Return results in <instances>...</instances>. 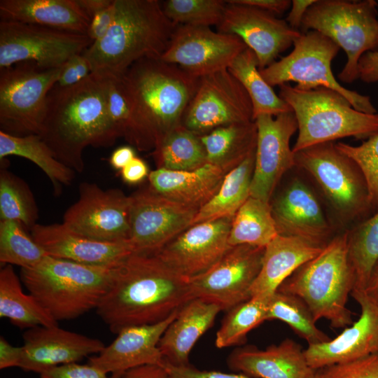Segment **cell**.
Segmentation results:
<instances>
[{"instance_id":"cell-1","label":"cell","mask_w":378,"mask_h":378,"mask_svg":"<svg viewBox=\"0 0 378 378\" xmlns=\"http://www.w3.org/2000/svg\"><path fill=\"white\" fill-rule=\"evenodd\" d=\"M192 299L189 279L155 253H132L115 267L96 311L118 334L128 326L162 321Z\"/></svg>"},{"instance_id":"cell-2","label":"cell","mask_w":378,"mask_h":378,"mask_svg":"<svg viewBox=\"0 0 378 378\" xmlns=\"http://www.w3.org/2000/svg\"><path fill=\"white\" fill-rule=\"evenodd\" d=\"M130 104L124 137L139 150H154L181 125L199 78L160 58H144L121 75Z\"/></svg>"},{"instance_id":"cell-3","label":"cell","mask_w":378,"mask_h":378,"mask_svg":"<svg viewBox=\"0 0 378 378\" xmlns=\"http://www.w3.org/2000/svg\"><path fill=\"white\" fill-rule=\"evenodd\" d=\"M104 124V76L92 72L74 85L52 88L38 135L58 160L81 173L83 150L102 146Z\"/></svg>"},{"instance_id":"cell-4","label":"cell","mask_w":378,"mask_h":378,"mask_svg":"<svg viewBox=\"0 0 378 378\" xmlns=\"http://www.w3.org/2000/svg\"><path fill=\"white\" fill-rule=\"evenodd\" d=\"M115 15L107 34L83 55L92 72L120 76L144 58H160L176 27L158 0H114Z\"/></svg>"},{"instance_id":"cell-5","label":"cell","mask_w":378,"mask_h":378,"mask_svg":"<svg viewBox=\"0 0 378 378\" xmlns=\"http://www.w3.org/2000/svg\"><path fill=\"white\" fill-rule=\"evenodd\" d=\"M116 266L89 265L48 255L35 267L21 269L20 279L29 294L58 322L96 309Z\"/></svg>"},{"instance_id":"cell-6","label":"cell","mask_w":378,"mask_h":378,"mask_svg":"<svg viewBox=\"0 0 378 378\" xmlns=\"http://www.w3.org/2000/svg\"><path fill=\"white\" fill-rule=\"evenodd\" d=\"M354 284L344 231L316 256L296 269L277 290L302 299L316 321L325 318L332 328H342L353 323L347 301Z\"/></svg>"},{"instance_id":"cell-7","label":"cell","mask_w":378,"mask_h":378,"mask_svg":"<svg viewBox=\"0 0 378 378\" xmlns=\"http://www.w3.org/2000/svg\"><path fill=\"white\" fill-rule=\"evenodd\" d=\"M293 153L295 168L314 183L340 231L373 214L362 171L335 143H321Z\"/></svg>"},{"instance_id":"cell-8","label":"cell","mask_w":378,"mask_h":378,"mask_svg":"<svg viewBox=\"0 0 378 378\" xmlns=\"http://www.w3.org/2000/svg\"><path fill=\"white\" fill-rule=\"evenodd\" d=\"M279 87V96L291 108L298 122L293 152L346 137L366 140L378 132V113L355 109L336 91L323 87L304 90L288 83Z\"/></svg>"},{"instance_id":"cell-9","label":"cell","mask_w":378,"mask_h":378,"mask_svg":"<svg viewBox=\"0 0 378 378\" xmlns=\"http://www.w3.org/2000/svg\"><path fill=\"white\" fill-rule=\"evenodd\" d=\"M377 7L374 0H316L304 15L300 32L318 31L345 52L346 62L338 74L342 82L357 80L360 58L378 50Z\"/></svg>"},{"instance_id":"cell-10","label":"cell","mask_w":378,"mask_h":378,"mask_svg":"<svg viewBox=\"0 0 378 378\" xmlns=\"http://www.w3.org/2000/svg\"><path fill=\"white\" fill-rule=\"evenodd\" d=\"M293 46L290 54L260 70L270 86L294 82L296 88L304 90L323 87L343 95L359 111L377 113L370 97L343 87L335 79L331 63L340 48L333 41L312 30L301 32Z\"/></svg>"},{"instance_id":"cell-11","label":"cell","mask_w":378,"mask_h":378,"mask_svg":"<svg viewBox=\"0 0 378 378\" xmlns=\"http://www.w3.org/2000/svg\"><path fill=\"white\" fill-rule=\"evenodd\" d=\"M62 68L21 62L0 70L1 131L18 136L39 134L48 94Z\"/></svg>"},{"instance_id":"cell-12","label":"cell","mask_w":378,"mask_h":378,"mask_svg":"<svg viewBox=\"0 0 378 378\" xmlns=\"http://www.w3.org/2000/svg\"><path fill=\"white\" fill-rule=\"evenodd\" d=\"M92 43L87 34L0 20V70L21 62L58 68Z\"/></svg>"},{"instance_id":"cell-13","label":"cell","mask_w":378,"mask_h":378,"mask_svg":"<svg viewBox=\"0 0 378 378\" xmlns=\"http://www.w3.org/2000/svg\"><path fill=\"white\" fill-rule=\"evenodd\" d=\"M270 204L279 235L323 248L340 233L318 192L302 175L289 178Z\"/></svg>"},{"instance_id":"cell-14","label":"cell","mask_w":378,"mask_h":378,"mask_svg":"<svg viewBox=\"0 0 378 378\" xmlns=\"http://www.w3.org/2000/svg\"><path fill=\"white\" fill-rule=\"evenodd\" d=\"M253 120L251 99L227 69L199 78L181 125L202 136L220 127Z\"/></svg>"},{"instance_id":"cell-15","label":"cell","mask_w":378,"mask_h":378,"mask_svg":"<svg viewBox=\"0 0 378 378\" xmlns=\"http://www.w3.org/2000/svg\"><path fill=\"white\" fill-rule=\"evenodd\" d=\"M130 196L128 241L134 253H155L191 226L199 209L143 188Z\"/></svg>"},{"instance_id":"cell-16","label":"cell","mask_w":378,"mask_h":378,"mask_svg":"<svg viewBox=\"0 0 378 378\" xmlns=\"http://www.w3.org/2000/svg\"><path fill=\"white\" fill-rule=\"evenodd\" d=\"M265 248L249 244L230 246L209 270L189 279L193 299L209 300L225 311L249 300Z\"/></svg>"},{"instance_id":"cell-17","label":"cell","mask_w":378,"mask_h":378,"mask_svg":"<svg viewBox=\"0 0 378 378\" xmlns=\"http://www.w3.org/2000/svg\"><path fill=\"white\" fill-rule=\"evenodd\" d=\"M246 48L237 36L216 32L209 27L181 24L160 59L200 78L227 69Z\"/></svg>"},{"instance_id":"cell-18","label":"cell","mask_w":378,"mask_h":378,"mask_svg":"<svg viewBox=\"0 0 378 378\" xmlns=\"http://www.w3.org/2000/svg\"><path fill=\"white\" fill-rule=\"evenodd\" d=\"M258 136L250 196L270 203L285 174L295 168L290 141L298 129L293 111L254 120Z\"/></svg>"},{"instance_id":"cell-19","label":"cell","mask_w":378,"mask_h":378,"mask_svg":"<svg viewBox=\"0 0 378 378\" xmlns=\"http://www.w3.org/2000/svg\"><path fill=\"white\" fill-rule=\"evenodd\" d=\"M130 196L92 183L79 186V197L64 213L63 223L87 237L106 241H127Z\"/></svg>"},{"instance_id":"cell-20","label":"cell","mask_w":378,"mask_h":378,"mask_svg":"<svg viewBox=\"0 0 378 378\" xmlns=\"http://www.w3.org/2000/svg\"><path fill=\"white\" fill-rule=\"evenodd\" d=\"M227 1L218 31L240 38L255 54L261 70L276 61L301 32L270 12Z\"/></svg>"},{"instance_id":"cell-21","label":"cell","mask_w":378,"mask_h":378,"mask_svg":"<svg viewBox=\"0 0 378 378\" xmlns=\"http://www.w3.org/2000/svg\"><path fill=\"white\" fill-rule=\"evenodd\" d=\"M232 218L194 224L160 249L156 254L167 265L188 279L214 266L230 246L228 237Z\"/></svg>"},{"instance_id":"cell-22","label":"cell","mask_w":378,"mask_h":378,"mask_svg":"<svg viewBox=\"0 0 378 378\" xmlns=\"http://www.w3.org/2000/svg\"><path fill=\"white\" fill-rule=\"evenodd\" d=\"M178 310L159 322L122 329L115 339L99 354L90 357L88 363L111 378H122L129 370L144 365L162 366L164 358L158 344Z\"/></svg>"},{"instance_id":"cell-23","label":"cell","mask_w":378,"mask_h":378,"mask_svg":"<svg viewBox=\"0 0 378 378\" xmlns=\"http://www.w3.org/2000/svg\"><path fill=\"white\" fill-rule=\"evenodd\" d=\"M20 368L39 374L49 369L99 354L105 347L99 339L54 326H36L23 334Z\"/></svg>"},{"instance_id":"cell-24","label":"cell","mask_w":378,"mask_h":378,"mask_svg":"<svg viewBox=\"0 0 378 378\" xmlns=\"http://www.w3.org/2000/svg\"><path fill=\"white\" fill-rule=\"evenodd\" d=\"M351 295L360 307L358 320L335 338L304 350L309 366L315 370L378 353V302L365 291Z\"/></svg>"},{"instance_id":"cell-25","label":"cell","mask_w":378,"mask_h":378,"mask_svg":"<svg viewBox=\"0 0 378 378\" xmlns=\"http://www.w3.org/2000/svg\"><path fill=\"white\" fill-rule=\"evenodd\" d=\"M34 239L48 255L95 266L115 267L133 252L129 241H106L78 233L65 224H36Z\"/></svg>"},{"instance_id":"cell-26","label":"cell","mask_w":378,"mask_h":378,"mask_svg":"<svg viewBox=\"0 0 378 378\" xmlns=\"http://www.w3.org/2000/svg\"><path fill=\"white\" fill-rule=\"evenodd\" d=\"M228 367L253 378H307L314 370L302 346L290 339L265 349L239 347L228 356Z\"/></svg>"},{"instance_id":"cell-27","label":"cell","mask_w":378,"mask_h":378,"mask_svg":"<svg viewBox=\"0 0 378 378\" xmlns=\"http://www.w3.org/2000/svg\"><path fill=\"white\" fill-rule=\"evenodd\" d=\"M221 307L203 298H194L181 307L162 335L158 346L165 360L188 365L190 351L214 324Z\"/></svg>"},{"instance_id":"cell-28","label":"cell","mask_w":378,"mask_h":378,"mask_svg":"<svg viewBox=\"0 0 378 378\" xmlns=\"http://www.w3.org/2000/svg\"><path fill=\"white\" fill-rule=\"evenodd\" d=\"M229 171L206 162L190 171L158 168L148 175L150 187L159 194L200 209L218 191Z\"/></svg>"},{"instance_id":"cell-29","label":"cell","mask_w":378,"mask_h":378,"mask_svg":"<svg viewBox=\"0 0 378 378\" xmlns=\"http://www.w3.org/2000/svg\"><path fill=\"white\" fill-rule=\"evenodd\" d=\"M0 18L83 34L90 20L76 0H1Z\"/></svg>"},{"instance_id":"cell-30","label":"cell","mask_w":378,"mask_h":378,"mask_svg":"<svg viewBox=\"0 0 378 378\" xmlns=\"http://www.w3.org/2000/svg\"><path fill=\"white\" fill-rule=\"evenodd\" d=\"M323 248L293 237L278 234L265 248L261 269L251 288V297L270 298L300 265Z\"/></svg>"},{"instance_id":"cell-31","label":"cell","mask_w":378,"mask_h":378,"mask_svg":"<svg viewBox=\"0 0 378 378\" xmlns=\"http://www.w3.org/2000/svg\"><path fill=\"white\" fill-rule=\"evenodd\" d=\"M257 136L253 120L220 127L200 136L207 162L230 171L255 150Z\"/></svg>"},{"instance_id":"cell-32","label":"cell","mask_w":378,"mask_h":378,"mask_svg":"<svg viewBox=\"0 0 378 378\" xmlns=\"http://www.w3.org/2000/svg\"><path fill=\"white\" fill-rule=\"evenodd\" d=\"M20 279L11 265L0 270V317L20 329L57 326L56 321L31 295L23 292Z\"/></svg>"},{"instance_id":"cell-33","label":"cell","mask_w":378,"mask_h":378,"mask_svg":"<svg viewBox=\"0 0 378 378\" xmlns=\"http://www.w3.org/2000/svg\"><path fill=\"white\" fill-rule=\"evenodd\" d=\"M256 149V148H255ZM255 150L229 171L216 194L197 211L192 225L223 218H233L250 197Z\"/></svg>"},{"instance_id":"cell-34","label":"cell","mask_w":378,"mask_h":378,"mask_svg":"<svg viewBox=\"0 0 378 378\" xmlns=\"http://www.w3.org/2000/svg\"><path fill=\"white\" fill-rule=\"evenodd\" d=\"M9 155L36 164L49 178L57 194H59L62 184H70L75 176V171L58 160L38 134L18 136L0 130V160Z\"/></svg>"},{"instance_id":"cell-35","label":"cell","mask_w":378,"mask_h":378,"mask_svg":"<svg viewBox=\"0 0 378 378\" xmlns=\"http://www.w3.org/2000/svg\"><path fill=\"white\" fill-rule=\"evenodd\" d=\"M227 69L241 83L253 106V118L261 114L276 115L291 111L289 105L277 95L262 78L254 52L247 48L232 62Z\"/></svg>"},{"instance_id":"cell-36","label":"cell","mask_w":378,"mask_h":378,"mask_svg":"<svg viewBox=\"0 0 378 378\" xmlns=\"http://www.w3.org/2000/svg\"><path fill=\"white\" fill-rule=\"evenodd\" d=\"M277 235L270 203L250 196L232 218L228 244L265 247Z\"/></svg>"},{"instance_id":"cell-37","label":"cell","mask_w":378,"mask_h":378,"mask_svg":"<svg viewBox=\"0 0 378 378\" xmlns=\"http://www.w3.org/2000/svg\"><path fill=\"white\" fill-rule=\"evenodd\" d=\"M345 232L348 258L355 279L353 290L365 291L378 262V211Z\"/></svg>"},{"instance_id":"cell-38","label":"cell","mask_w":378,"mask_h":378,"mask_svg":"<svg viewBox=\"0 0 378 378\" xmlns=\"http://www.w3.org/2000/svg\"><path fill=\"white\" fill-rule=\"evenodd\" d=\"M153 154L158 168L169 170H193L207 162L200 136L182 125L168 134Z\"/></svg>"},{"instance_id":"cell-39","label":"cell","mask_w":378,"mask_h":378,"mask_svg":"<svg viewBox=\"0 0 378 378\" xmlns=\"http://www.w3.org/2000/svg\"><path fill=\"white\" fill-rule=\"evenodd\" d=\"M267 320L286 323L308 346L326 342L331 338L316 326L305 302L296 295L276 290L269 299Z\"/></svg>"},{"instance_id":"cell-40","label":"cell","mask_w":378,"mask_h":378,"mask_svg":"<svg viewBox=\"0 0 378 378\" xmlns=\"http://www.w3.org/2000/svg\"><path fill=\"white\" fill-rule=\"evenodd\" d=\"M269 299L251 297L229 309L216 332V346L223 349L244 344L247 334L267 321Z\"/></svg>"},{"instance_id":"cell-41","label":"cell","mask_w":378,"mask_h":378,"mask_svg":"<svg viewBox=\"0 0 378 378\" xmlns=\"http://www.w3.org/2000/svg\"><path fill=\"white\" fill-rule=\"evenodd\" d=\"M38 208L27 184L10 171L0 172L1 220H14L30 229L36 224Z\"/></svg>"},{"instance_id":"cell-42","label":"cell","mask_w":378,"mask_h":378,"mask_svg":"<svg viewBox=\"0 0 378 378\" xmlns=\"http://www.w3.org/2000/svg\"><path fill=\"white\" fill-rule=\"evenodd\" d=\"M14 220L0 222V262L4 265H15L21 269L31 268L48 254Z\"/></svg>"},{"instance_id":"cell-43","label":"cell","mask_w":378,"mask_h":378,"mask_svg":"<svg viewBox=\"0 0 378 378\" xmlns=\"http://www.w3.org/2000/svg\"><path fill=\"white\" fill-rule=\"evenodd\" d=\"M102 75L105 79V124L102 146H109L118 138L124 137L130 118V104L121 75Z\"/></svg>"},{"instance_id":"cell-44","label":"cell","mask_w":378,"mask_h":378,"mask_svg":"<svg viewBox=\"0 0 378 378\" xmlns=\"http://www.w3.org/2000/svg\"><path fill=\"white\" fill-rule=\"evenodd\" d=\"M226 6L227 1L222 0H167L162 2L164 14L176 25L218 27Z\"/></svg>"},{"instance_id":"cell-45","label":"cell","mask_w":378,"mask_h":378,"mask_svg":"<svg viewBox=\"0 0 378 378\" xmlns=\"http://www.w3.org/2000/svg\"><path fill=\"white\" fill-rule=\"evenodd\" d=\"M337 148L352 159L362 171L369 190L373 214L378 211V132L358 146L339 142Z\"/></svg>"},{"instance_id":"cell-46","label":"cell","mask_w":378,"mask_h":378,"mask_svg":"<svg viewBox=\"0 0 378 378\" xmlns=\"http://www.w3.org/2000/svg\"><path fill=\"white\" fill-rule=\"evenodd\" d=\"M317 372L321 378H378V353L324 367Z\"/></svg>"},{"instance_id":"cell-47","label":"cell","mask_w":378,"mask_h":378,"mask_svg":"<svg viewBox=\"0 0 378 378\" xmlns=\"http://www.w3.org/2000/svg\"><path fill=\"white\" fill-rule=\"evenodd\" d=\"M91 73L90 63L83 53L74 55L63 64L54 87L64 88L74 85L86 78Z\"/></svg>"},{"instance_id":"cell-48","label":"cell","mask_w":378,"mask_h":378,"mask_svg":"<svg viewBox=\"0 0 378 378\" xmlns=\"http://www.w3.org/2000/svg\"><path fill=\"white\" fill-rule=\"evenodd\" d=\"M40 378H111L110 375L90 364L73 363L49 369Z\"/></svg>"},{"instance_id":"cell-49","label":"cell","mask_w":378,"mask_h":378,"mask_svg":"<svg viewBox=\"0 0 378 378\" xmlns=\"http://www.w3.org/2000/svg\"><path fill=\"white\" fill-rule=\"evenodd\" d=\"M169 378H253L243 373H225L214 370H201L188 365H174L167 360L162 365Z\"/></svg>"},{"instance_id":"cell-50","label":"cell","mask_w":378,"mask_h":378,"mask_svg":"<svg viewBox=\"0 0 378 378\" xmlns=\"http://www.w3.org/2000/svg\"><path fill=\"white\" fill-rule=\"evenodd\" d=\"M115 15L114 0L106 8L97 12L90 18L87 31L88 36L92 43L102 38L109 30Z\"/></svg>"},{"instance_id":"cell-51","label":"cell","mask_w":378,"mask_h":378,"mask_svg":"<svg viewBox=\"0 0 378 378\" xmlns=\"http://www.w3.org/2000/svg\"><path fill=\"white\" fill-rule=\"evenodd\" d=\"M358 78L367 83L378 82V50L363 55L358 64Z\"/></svg>"},{"instance_id":"cell-52","label":"cell","mask_w":378,"mask_h":378,"mask_svg":"<svg viewBox=\"0 0 378 378\" xmlns=\"http://www.w3.org/2000/svg\"><path fill=\"white\" fill-rule=\"evenodd\" d=\"M23 347L10 344L3 336L0 337V369L20 368Z\"/></svg>"},{"instance_id":"cell-53","label":"cell","mask_w":378,"mask_h":378,"mask_svg":"<svg viewBox=\"0 0 378 378\" xmlns=\"http://www.w3.org/2000/svg\"><path fill=\"white\" fill-rule=\"evenodd\" d=\"M122 179L128 184L134 185L142 182L149 175V169L144 160L136 156L127 165L120 170Z\"/></svg>"},{"instance_id":"cell-54","label":"cell","mask_w":378,"mask_h":378,"mask_svg":"<svg viewBox=\"0 0 378 378\" xmlns=\"http://www.w3.org/2000/svg\"><path fill=\"white\" fill-rule=\"evenodd\" d=\"M230 2L257 8L272 14L281 15L290 8V0H229Z\"/></svg>"},{"instance_id":"cell-55","label":"cell","mask_w":378,"mask_h":378,"mask_svg":"<svg viewBox=\"0 0 378 378\" xmlns=\"http://www.w3.org/2000/svg\"><path fill=\"white\" fill-rule=\"evenodd\" d=\"M316 0H293L286 21L294 30L300 31L304 15Z\"/></svg>"},{"instance_id":"cell-56","label":"cell","mask_w":378,"mask_h":378,"mask_svg":"<svg viewBox=\"0 0 378 378\" xmlns=\"http://www.w3.org/2000/svg\"><path fill=\"white\" fill-rule=\"evenodd\" d=\"M122 378H169L163 366L148 365L132 369Z\"/></svg>"},{"instance_id":"cell-57","label":"cell","mask_w":378,"mask_h":378,"mask_svg":"<svg viewBox=\"0 0 378 378\" xmlns=\"http://www.w3.org/2000/svg\"><path fill=\"white\" fill-rule=\"evenodd\" d=\"M134 148L130 146L117 148L109 158V164L117 170H121L127 165L135 157Z\"/></svg>"},{"instance_id":"cell-58","label":"cell","mask_w":378,"mask_h":378,"mask_svg":"<svg viewBox=\"0 0 378 378\" xmlns=\"http://www.w3.org/2000/svg\"><path fill=\"white\" fill-rule=\"evenodd\" d=\"M76 2L90 20L93 15L109 6L113 0H76Z\"/></svg>"},{"instance_id":"cell-59","label":"cell","mask_w":378,"mask_h":378,"mask_svg":"<svg viewBox=\"0 0 378 378\" xmlns=\"http://www.w3.org/2000/svg\"><path fill=\"white\" fill-rule=\"evenodd\" d=\"M365 291L372 299L378 302V262L372 270Z\"/></svg>"},{"instance_id":"cell-60","label":"cell","mask_w":378,"mask_h":378,"mask_svg":"<svg viewBox=\"0 0 378 378\" xmlns=\"http://www.w3.org/2000/svg\"><path fill=\"white\" fill-rule=\"evenodd\" d=\"M307 378H321L317 370H314Z\"/></svg>"}]
</instances>
